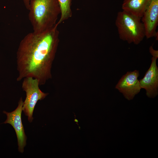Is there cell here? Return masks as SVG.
I'll list each match as a JSON object with an SVG mask.
<instances>
[{
    "label": "cell",
    "mask_w": 158,
    "mask_h": 158,
    "mask_svg": "<svg viewBox=\"0 0 158 158\" xmlns=\"http://www.w3.org/2000/svg\"><path fill=\"white\" fill-rule=\"evenodd\" d=\"M139 76L138 71L128 72L121 77L115 88L121 93L126 99L128 100H132L141 89L138 79Z\"/></svg>",
    "instance_id": "cell-6"
},
{
    "label": "cell",
    "mask_w": 158,
    "mask_h": 158,
    "mask_svg": "<svg viewBox=\"0 0 158 158\" xmlns=\"http://www.w3.org/2000/svg\"><path fill=\"white\" fill-rule=\"evenodd\" d=\"M149 51L152 56L157 59L158 57V51L154 50L153 47V46H151L149 48Z\"/></svg>",
    "instance_id": "cell-11"
},
{
    "label": "cell",
    "mask_w": 158,
    "mask_h": 158,
    "mask_svg": "<svg viewBox=\"0 0 158 158\" xmlns=\"http://www.w3.org/2000/svg\"><path fill=\"white\" fill-rule=\"evenodd\" d=\"M151 0H124L122 10L141 18Z\"/></svg>",
    "instance_id": "cell-9"
},
{
    "label": "cell",
    "mask_w": 158,
    "mask_h": 158,
    "mask_svg": "<svg viewBox=\"0 0 158 158\" xmlns=\"http://www.w3.org/2000/svg\"><path fill=\"white\" fill-rule=\"evenodd\" d=\"M115 25L120 39L129 44H138L145 37L141 18L124 11L118 13Z\"/></svg>",
    "instance_id": "cell-3"
},
{
    "label": "cell",
    "mask_w": 158,
    "mask_h": 158,
    "mask_svg": "<svg viewBox=\"0 0 158 158\" xmlns=\"http://www.w3.org/2000/svg\"><path fill=\"white\" fill-rule=\"evenodd\" d=\"M28 18L33 31L40 32L56 24L60 10L58 0H31Z\"/></svg>",
    "instance_id": "cell-2"
},
{
    "label": "cell",
    "mask_w": 158,
    "mask_h": 158,
    "mask_svg": "<svg viewBox=\"0 0 158 158\" xmlns=\"http://www.w3.org/2000/svg\"><path fill=\"white\" fill-rule=\"evenodd\" d=\"M23 104L22 98H21L18 102L17 107L14 111L11 112L4 111L3 113L6 114L7 118L4 122L2 123L9 124L14 128L17 137L18 150L20 152L22 153L26 145L27 140L21 120Z\"/></svg>",
    "instance_id": "cell-5"
},
{
    "label": "cell",
    "mask_w": 158,
    "mask_h": 158,
    "mask_svg": "<svg viewBox=\"0 0 158 158\" xmlns=\"http://www.w3.org/2000/svg\"><path fill=\"white\" fill-rule=\"evenodd\" d=\"M157 59L152 57L149 68L144 77L139 80L141 88L146 90V95L149 98H154L158 93V68Z\"/></svg>",
    "instance_id": "cell-8"
},
{
    "label": "cell",
    "mask_w": 158,
    "mask_h": 158,
    "mask_svg": "<svg viewBox=\"0 0 158 158\" xmlns=\"http://www.w3.org/2000/svg\"><path fill=\"white\" fill-rule=\"evenodd\" d=\"M38 80L31 77L24 78L22 87L26 93V97L23 102V111L28 117L29 121L31 122L33 119L32 115L35 107L39 100L44 99L47 94L40 90Z\"/></svg>",
    "instance_id": "cell-4"
},
{
    "label": "cell",
    "mask_w": 158,
    "mask_h": 158,
    "mask_svg": "<svg viewBox=\"0 0 158 158\" xmlns=\"http://www.w3.org/2000/svg\"><path fill=\"white\" fill-rule=\"evenodd\" d=\"M56 24L44 31H33L20 41L16 52L17 81L31 77L40 85L49 75L50 64L54 54L58 37Z\"/></svg>",
    "instance_id": "cell-1"
},
{
    "label": "cell",
    "mask_w": 158,
    "mask_h": 158,
    "mask_svg": "<svg viewBox=\"0 0 158 158\" xmlns=\"http://www.w3.org/2000/svg\"><path fill=\"white\" fill-rule=\"evenodd\" d=\"M60 8L61 17L57 25L71 15V6L72 0H58Z\"/></svg>",
    "instance_id": "cell-10"
},
{
    "label": "cell",
    "mask_w": 158,
    "mask_h": 158,
    "mask_svg": "<svg viewBox=\"0 0 158 158\" xmlns=\"http://www.w3.org/2000/svg\"><path fill=\"white\" fill-rule=\"evenodd\" d=\"M26 8L28 10L30 1L31 0H22Z\"/></svg>",
    "instance_id": "cell-12"
},
{
    "label": "cell",
    "mask_w": 158,
    "mask_h": 158,
    "mask_svg": "<svg viewBox=\"0 0 158 158\" xmlns=\"http://www.w3.org/2000/svg\"><path fill=\"white\" fill-rule=\"evenodd\" d=\"M145 31V37H157L156 30L158 24V0H151L141 18Z\"/></svg>",
    "instance_id": "cell-7"
}]
</instances>
